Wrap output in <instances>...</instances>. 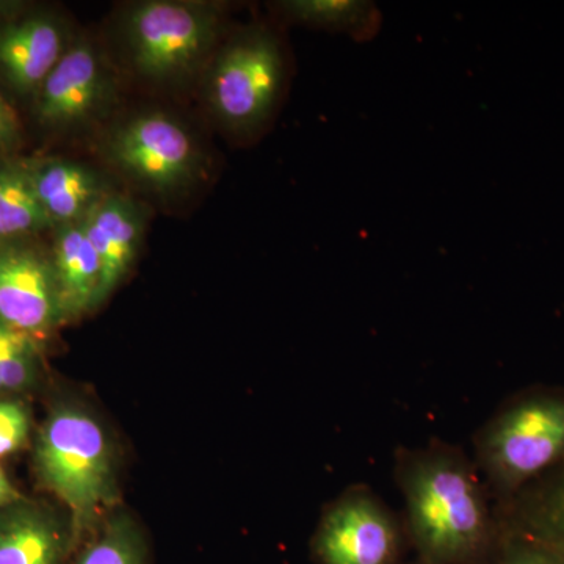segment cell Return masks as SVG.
<instances>
[{"mask_svg": "<svg viewBox=\"0 0 564 564\" xmlns=\"http://www.w3.org/2000/svg\"><path fill=\"white\" fill-rule=\"evenodd\" d=\"M51 262L65 321L80 317L99 307L101 259L80 221L58 226Z\"/></svg>", "mask_w": 564, "mask_h": 564, "instance_id": "5bb4252c", "label": "cell"}, {"mask_svg": "<svg viewBox=\"0 0 564 564\" xmlns=\"http://www.w3.org/2000/svg\"><path fill=\"white\" fill-rule=\"evenodd\" d=\"M102 265L98 304L132 269L143 236V217L131 199L106 193L80 221Z\"/></svg>", "mask_w": 564, "mask_h": 564, "instance_id": "8fae6325", "label": "cell"}, {"mask_svg": "<svg viewBox=\"0 0 564 564\" xmlns=\"http://www.w3.org/2000/svg\"><path fill=\"white\" fill-rule=\"evenodd\" d=\"M496 516L500 532L543 544L564 562V462L497 505Z\"/></svg>", "mask_w": 564, "mask_h": 564, "instance_id": "4fadbf2b", "label": "cell"}, {"mask_svg": "<svg viewBox=\"0 0 564 564\" xmlns=\"http://www.w3.org/2000/svg\"><path fill=\"white\" fill-rule=\"evenodd\" d=\"M39 377L35 337L0 321V395L32 388Z\"/></svg>", "mask_w": 564, "mask_h": 564, "instance_id": "d6986e66", "label": "cell"}, {"mask_svg": "<svg viewBox=\"0 0 564 564\" xmlns=\"http://www.w3.org/2000/svg\"><path fill=\"white\" fill-rule=\"evenodd\" d=\"M52 226L33 188L25 163L0 165V237L22 236Z\"/></svg>", "mask_w": 564, "mask_h": 564, "instance_id": "e0dca14e", "label": "cell"}, {"mask_svg": "<svg viewBox=\"0 0 564 564\" xmlns=\"http://www.w3.org/2000/svg\"><path fill=\"white\" fill-rule=\"evenodd\" d=\"M20 139V121L17 111L0 95V154L11 150Z\"/></svg>", "mask_w": 564, "mask_h": 564, "instance_id": "7402d4cb", "label": "cell"}, {"mask_svg": "<svg viewBox=\"0 0 564 564\" xmlns=\"http://www.w3.org/2000/svg\"><path fill=\"white\" fill-rule=\"evenodd\" d=\"M276 6L284 20L339 33L356 43L372 41L383 25V13L367 0H285Z\"/></svg>", "mask_w": 564, "mask_h": 564, "instance_id": "2e32d148", "label": "cell"}, {"mask_svg": "<svg viewBox=\"0 0 564 564\" xmlns=\"http://www.w3.org/2000/svg\"><path fill=\"white\" fill-rule=\"evenodd\" d=\"M28 166L39 202L57 228L84 220L106 195L98 174L80 163L57 159Z\"/></svg>", "mask_w": 564, "mask_h": 564, "instance_id": "9a60e30c", "label": "cell"}, {"mask_svg": "<svg viewBox=\"0 0 564 564\" xmlns=\"http://www.w3.org/2000/svg\"><path fill=\"white\" fill-rule=\"evenodd\" d=\"M31 414L18 400H0V458L14 454L28 443Z\"/></svg>", "mask_w": 564, "mask_h": 564, "instance_id": "ffe728a7", "label": "cell"}, {"mask_svg": "<svg viewBox=\"0 0 564 564\" xmlns=\"http://www.w3.org/2000/svg\"><path fill=\"white\" fill-rule=\"evenodd\" d=\"M289 77V58L274 29H243L218 54L209 77L215 117L237 135L261 133L272 121Z\"/></svg>", "mask_w": 564, "mask_h": 564, "instance_id": "277c9868", "label": "cell"}, {"mask_svg": "<svg viewBox=\"0 0 564 564\" xmlns=\"http://www.w3.org/2000/svg\"><path fill=\"white\" fill-rule=\"evenodd\" d=\"M22 496L14 485L11 484L10 478L3 473L2 466H0V508L10 507L21 502Z\"/></svg>", "mask_w": 564, "mask_h": 564, "instance_id": "603a6c76", "label": "cell"}, {"mask_svg": "<svg viewBox=\"0 0 564 564\" xmlns=\"http://www.w3.org/2000/svg\"><path fill=\"white\" fill-rule=\"evenodd\" d=\"M74 544L70 521L41 505L0 508V564H65Z\"/></svg>", "mask_w": 564, "mask_h": 564, "instance_id": "30bf717a", "label": "cell"}, {"mask_svg": "<svg viewBox=\"0 0 564 564\" xmlns=\"http://www.w3.org/2000/svg\"><path fill=\"white\" fill-rule=\"evenodd\" d=\"M489 496L507 503L564 462V388L534 386L508 399L474 437Z\"/></svg>", "mask_w": 564, "mask_h": 564, "instance_id": "7a4b0ae2", "label": "cell"}, {"mask_svg": "<svg viewBox=\"0 0 564 564\" xmlns=\"http://www.w3.org/2000/svg\"><path fill=\"white\" fill-rule=\"evenodd\" d=\"M107 152L121 172L159 193L181 191L199 173L191 133L165 113L132 118L110 137Z\"/></svg>", "mask_w": 564, "mask_h": 564, "instance_id": "52a82bcc", "label": "cell"}, {"mask_svg": "<svg viewBox=\"0 0 564 564\" xmlns=\"http://www.w3.org/2000/svg\"><path fill=\"white\" fill-rule=\"evenodd\" d=\"M0 321L35 339L65 321L51 259L28 247L0 248Z\"/></svg>", "mask_w": 564, "mask_h": 564, "instance_id": "ba28073f", "label": "cell"}, {"mask_svg": "<svg viewBox=\"0 0 564 564\" xmlns=\"http://www.w3.org/2000/svg\"><path fill=\"white\" fill-rule=\"evenodd\" d=\"M66 50L65 32L51 18L33 17L0 28V69L18 91L40 90Z\"/></svg>", "mask_w": 564, "mask_h": 564, "instance_id": "7c38bea8", "label": "cell"}, {"mask_svg": "<svg viewBox=\"0 0 564 564\" xmlns=\"http://www.w3.org/2000/svg\"><path fill=\"white\" fill-rule=\"evenodd\" d=\"M218 29L220 13L207 3H139L129 14L126 29L133 66L150 79L187 76L206 57Z\"/></svg>", "mask_w": 564, "mask_h": 564, "instance_id": "5b68a950", "label": "cell"}, {"mask_svg": "<svg viewBox=\"0 0 564 564\" xmlns=\"http://www.w3.org/2000/svg\"><path fill=\"white\" fill-rule=\"evenodd\" d=\"M36 475L69 510L79 540L117 499L113 455L98 419L74 403L51 411L35 444Z\"/></svg>", "mask_w": 564, "mask_h": 564, "instance_id": "3957f363", "label": "cell"}, {"mask_svg": "<svg viewBox=\"0 0 564 564\" xmlns=\"http://www.w3.org/2000/svg\"><path fill=\"white\" fill-rule=\"evenodd\" d=\"M426 564V563H425Z\"/></svg>", "mask_w": 564, "mask_h": 564, "instance_id": "cb8c5ba5", "label": "cell"}, {"mask_svg": "<svg viewBox=\"0 0 564 564\" xmlns=\"http://www.w3.org/2000/svg\"><path fill=\"white\" fill-rule=\"evenodd\" d=\"M76 564H148L147 544L135 522L128 514H117L82 551Z\"/></svg>", "mask_w": 564, "mask_h": 564, "instance_id": "ac0fdd59", "label": "cell"}, {"mask_svg": "<svg viewBox=\"0 0 564 564\" xmlns=\"http://www.w3.org/2000/svg\"><path fill=\"white\" fill-rule=\"evenodd\" d=\"M110 96L111 79L101 55L90 41L79 40L41 85L36 115L52 128L85 124L106 107Z\"/></svg>", "mask_w": 564, "mask_h": 564, "instance_id": "9c48e42d", "label": "cell"}, {"mask_svg": "<svg viewBox=\"0 0 564 564\" xmlns=\"http://www.w3.org/2000/svg\"><path fill=\"white\" fill-rule=\"evenodd\" d=\"M499 547L496 564H564L551 549L518 534L500 532Z\"/></svg>", "mask_w": 564, "mask_h": 564, "instance_id": "44dd1931", "label": "cell"}, {"mask_svg": "<svg viewBox=\"0 0 564 564\" xmlns=\"http://www.w3.org/2000/svg\"><path fill=\"white\" fill-rule=\"evenodd\" d=\"M393 477L406 507L404 529L423 563L480 564L499 544L491 496L458 445L433 440L425 447H400Z\"/></svg>", "mask_w": 564, "mask_h": 564, "instance_id": "6da1fadb", "label": "cell"}, {"mask_svg": "<svg viewBox=\"0 0 564 564\" xmlns=\"http://www.w3.org/2000/svg\"><path fill=\"white\" fill-rule=\"evenodd\" d=\"M404 522L366 485L345 489L322 516L313 551L321 564H395Z\"/></svg>", "mask_w": 564, "mask_h": 564, "instance_id": "8992f818", "label": "cell"}]
</instances>
